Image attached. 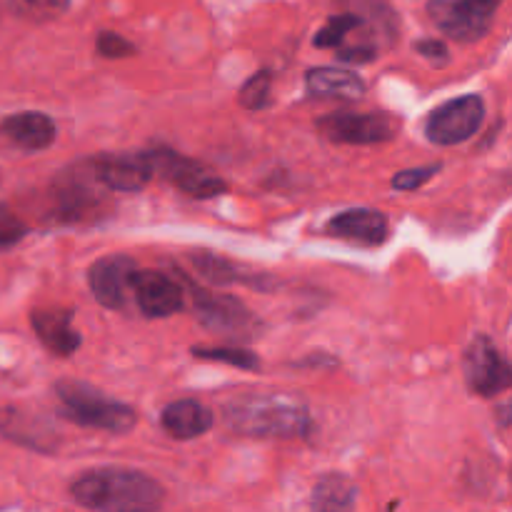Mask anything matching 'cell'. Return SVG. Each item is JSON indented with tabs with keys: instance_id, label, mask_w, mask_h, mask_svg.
I'll list each match as a JSON object with an SVG mask.
<instances>
[{
	"instance_id": "1",
	"label": "cell",
	"mask_w": 512,
	"mask_h": 512,
	"mask_svg": "<svg viewBox=\"0 0 512 512\" xmlns=\"http://www.w3.org/2000/svg\"><path fill=\"white\" fill-rule=\"evenodd\" d=\"M368 8L338 13L318 30L315 48L335 50L345 63H370L395 43V15L383 0H363Z\"/></svg>"
},
{
	"instance_id": "2",
	"label": "cell",
	"mask_w": 512,
	"mask_h": 512,
	"mask_svg": "<svg viewBox=\"0 0 512 512\" xmlns=\"http://www.w3.org/2000/svg\"><path fill=\"white\" fill-rule=\"evenodd\" d=\"M225 425L245 438L293 440L308 438L313 418L303 400L293 395L258 393L243 395L225 405Z\"/></svg>"
},
{
	"instance_id": "3",
	"label": "cell",
	"mask_w": 512,
	"mask_h": 512,
	"mask_svg": "<svg viewBox=\"0 0 512 512\" xmlns=\"http://www.w3.org/2000/svg\"><path fill=\"white\" fill-rule=\"evenodd\" d=\"M70 495L83 508L100 512L155 510L165 500V490L158 480L128 468L88 470L73 480Z\"/></svg>"
},
{
	"instance_id": "4",
	"label": "cell",
	"mask_w": 512,
	"mask_h": 512,
	"mask_svg": "<svg viewBox=\"0 0 512 512\" xmlns=\"http://www.w3.org/2000/svg\"><path fill=\"white\" fill-rule=\"evenodd\" d=\"M55 395L63 408V418L70 423L80 425V428L103 430V433L123 435L135 428L138 423V413L130 405L120 403V400L105 398L103 390L93 388L83 380H58L55 383Z\"/></svg>"
},
{
	"instance_id": "5",
	"label": "cell",
	"mask_w": 512,
	"mask_h": 512,
	"mask_svg": "<svg viewBox=\"0 0 512 512\" xmlns=\"http://www.w3.org/2000/svg\"><path fill=\"white\" fill-rule=\"evenodd\" d=\"M103 190L108 188L100 183L90 160L70 165L50 183L53 215L60 223H88V220H95L108 208V198H105Z\"/></svg>"
},
{
	"instance_id": "6",
	"label": "cell",
	"mask_w": 512,
	"mask_h": 512,
	"mask_svg": "<svg viewBox=\"0 0 512 512\" xmlns=\"http://www.w3.org/2000/svg\"><path fill=\"white\" fill-rule=\"evenodd\" d=\"M183 285L190 293V300H193V310L195 315H198V320L205 325V328L213 330V333L250 340L253 335H258L260 330H263V323L255 318L253 310L245 308L243 300L233 298V295H220V293L200 290L198 285L190 283L188 278H183Z\"/></svg>"
},
{
	"instance_id": "7",
	"label": "cell",
	"mask_w": 512,
	"mask_h": 512,
	"mask_svg": "<svg viewBox=\"0 0 512 512\" xmlns=\"http://www.w3.org/2000/svg\"><path fill=\"white\" fill-rule=\"evenodd\" d=\"M503 0H428V15L435 28L458 43L485 38Z\"/></svg>"
},
{
	"instance_id": "8",
	"label": "cell",
	"mask_w": 512,
	"mask_h": 512,
	"mask_svg": "<svg viewBox=\"0 0 512 512\" xmlns=\"http://www.w3.org/2000/svg\"><path fill=\"white\" fill-rule=\"evenodd\" d=\"M145 153H148L150 165H153V175H160L170 185L183 190L185 195L205 200L215 198V195H223L228 190V183L215 170L205 168L200 160L188 158V155L178 153V150L150 148Z\"/></svg>"
},
{
	"instance_id": "9",
	"label": "cell",
	"mask_w": 512,
	"mask_h": 512,
	"mask_svg": "<svg viewBox=\"0 0 512 512\" xmlns=\"http://www.w3.org/2000/svg\"><path fill=\"white\" fill-rule=\"evenodd\" d=\"M465 385L480 398H495L512 383V370L488 335H475L463 355Z\"/></svg>"
},
{
	"instance_id": "10",
	"label": "cell",
	"mask_w": 512,
	"mask_h": 512,
	"mask_svg": "<svg viewBox=\"0 0 512 512\" xmlns=\"http://www.w3.org/2000/svg\"><path fill=\"white\" fill-rule=\"evenodd\" d=\"M485 120V100L480 95H460L435 108L425 123L428 140L435 145H460L473 138Z\"/></svg>"
},
{
	"instance_id": "11",
	"label": "cell",
	"mask_w": 512,
	"mask_h": 512,
	"mask_svg": "<svg viewBox=\"0 0 512 512\" xmlns=\"http://www.w3.org/2000/svg\"><path fill=\"white\" fill-rule=\"evenodd\" d=\"M400 120L388 113H330L318 120V130L340 145H380L398 135Z\"/></svg>"
},
{
	"instance_id": "12",
	"label": "cell",
	"mask_w": 512,
	"mask_h": 512,
	"mask_svg": "<svg viewBox=\"0 0 512 512\" xmlns=\"http://www.w3.org/2000/svg\"><path fill=\"white\" fill-rule=\"evenodd\" d=\"M135 260L130 255H103L88 270V285L93 298L108 310H123L128 305L130 280L135 273Z\"/></svg>"
},
{
	"instance_id": "13",
	"label": "cell",
	"mask_w": 512,
	"mask_h": 512,
	"mask_svg": "<svg viewBox=\"0 0 512 512\" xmlns=\"http://www.w3.org/2000/svg\"><path fill=\"white\" fill-rule=\"evenodd\" d=\"M130 290L135 293L138 308L148 318H168V315L180 313L185 305L183 288L158 270H135Z\"/></svg>"
},
{
	"instance_id": "14",
	"label": "cell",
	"mask_w": 512,
	"mask_h": 512,
	"mask_svg": "<svg viewBox=\"0 0 512 512\" xmlns=\"http://www.w3.org/2000/svg\"><path fill=\"white\" fill-rule=\"evenodd\" d=\"M95 175L108 190L135 193L143 190L153 178V165L148 153H105L90 160Z\"/></svg>"
},
{
	"instance_id": "15",
	"label": "cell",
	"mask_w": 512,
	"mask_h": 512,
	"mask_svg": "<svg viewBox=\"0 0 512 512\" xmlns=\"http://www.w3.org/2000/svg\"><path fill=\"white\" fill-rule=\"evenodd\" d=\"M73 310L68 308H35L30 310V325L40 343L58 358H68L80 348L83 338L73 328Z\"/></svg>"
},
{
	"instance_id": "16",
	"label": "cell",
	"mask_w": 512,
	"mask_h": 512,
	"mask_svg": "<svg viewBox=\"0 0 512 512\" xmlns=\"http://www.w3.org/2000/svg\"><path fill=\"white\" fill-rule=\"evenodd\" d=\"M388 218L373 208H353L335 215L328 223V233L333 238L348 240V243L375 248L388 240Z\"/></svg>"
},
{
	"instance_id": "17",
	"label": "cell",
	"mask_w": 512,
	"mask_h": 512,
	"mask_svg": "<svg viewBox=\"0 0 512 512\" xmlns=\"http://www.w3.org/2000/svg\"><path fill=\"white\" fill-rule=\"evenodd\" d=\"M0 138L20 150L38 153L53 145L55 123L40 110H23V113H13L0 120Z\"/></svg>"
},
{
	"instance_id": "18",
	"label": "cell",
	"mask_w": 512,
	"mask_h": 512,
	"mask_svg": "<svg viewBox=\"0 0 512 512\" xmlns=\"http://www.w3.org/2000/svg\"><path fill=\"white\" fill-rule=\"evenodd\" d=\"M0 435L23 448L38 450V453H53L58 448L55 430H50L43 420L23 413L20 408L0 410Z\"/></svg>"
},
{
	"instance_id": "19",
	"label": "cell",
	"mask_w": 512,
	"mask_h": 512,
	"mask_svg": "<svg viewBox=\"0 0 512 512\" xmlns=\"http://www.w3.org/2000/svg\"><path fill=\"white\" fill-rule=\"evenodd\" d=\"M190 263L195 265L200 275L205 280H210L213 285H248V288H270L273 280L263 273H253V270L243 268V265L233 263L228 258H220L213 253H195L190 255Z\"/></svg>"
},
{
	"instance_id": "20",
	"label": "cell",
	"mask_w": 512,
	"mask_h": 512,
	"mask_svg": "<svg viewBox=\"0 0 512 512\" xmlns=\"http://www.w3.org/2000/svg\"><path fill=\"white\" fill-rule=\"evenodd\" d=\"M160 423L175 440H193L213 428V413L198 400H175L163 410Z\"/></svg>"
},
{
	"instance_id": "21",
	"label": "cell",
	"mask_w": 512,
	"mask_h": 512,
	"mask_svg": "<svg viewBox=\"0 0 512 512\" xmlns=\"http://www.w3.org/2000/svg\"><path fill=\"white\" fill-rule=\"evenodd\" d=\"M305 88L315 98L360 100L365 95V83L358 73L343 68H313L305 75Z\"/></svg>"
},
{
	"instance_id": "22",
	"label": "cell",
	"mask_w": 512,
	"mask_h": 512,
	"mask_svg": "<svg viewBox=\"0 0 512 512\" xmlns=\"http://www.w3.org/2000/svg\"><path fill=\"white\" fill-rule=\"evenodd\" d=\"M355 505H358V490L345 475L330 473L315 485V510H353Z\"/></svg>"
},
{
	"instance_id": "23",
	"label": "cell",
	"mask_w": 512,
	"mask_h": 512,
	"mask_svg": "<svg viewBox=\"0 0 512 512\" xmlns=\"http://www.w3.org/2000/svg\"><path fill=\"white\" fill-rule=\"evenodd\" d=\"M8 8L28 23H50L70 8V0H8Z\"/></svg>"
},
{
	"instance_id": "24",
	"label": "cell",
	"mask_w": 512,
	"mask_h": 512,
	"mask_svg": "<svg viewBox=\"0 0 512 512\" xmlns=\"http://www.w3.org/2000/svg\"><path fill=\"white\" fill-rule=\"evenodd\" d=\"M190 353L200 360H210V363L235 365V368H243V370H260L258 355L243 348H208V345H195Z\"/></svg>"
},
{
	"instance_id": "25",
	"label": "cell",
	"mask_w": 512,
	"mask_h": 512,
	"mask_svg": "<svg viewBox=\"0 0 512 512\" xmlns=\"http://www.w3.org/2000/svg\"><path fill=\"white\" fill-rule=\"evenodd\" d=\"M270 85H273V73L268 68L258 70L250 80H245V85L240 88V105L245 110H263L270 105Z\"/></svg>"
},
{
	"instance_id": "26",
	"label": "cell",
	"mask_w": 512,
	"mask_h": 512,
	"mask_svg": "<svg viewBox=\"0 0 512 512\" xmlns=\"http://www.w3.org/2000/svg\"><path fill=\"white\" fill-rule=\"evenodd\" d=\"M95 50H98V55H103V58H130V55H135V43H130L128 38H123L120 33H113V30H103V33L98 35V40H95Z\"/></svg>"
},
{
	"instance_id": "27",
	"label": "cell",
	"mask_w": 512,
	"mask_h": 512,
	"mask_svg": "<svg viewBox=\"0 0 512 512\" xmlns=\"http://www.w3.org/2000/svg\"><path fill=\"white\" fill-rule=\"evenodd\" d=\"M25 235H28V225H25L13 210L0 205V250L13 248V245L20 243Z\"/></svg>"
},
{
	"instance_id": "28",
	"label": "cell",
	"mask_w": 512,
	"mask_h": 512,
	"mask_svg": "<svg viewBox=\"0 0 512 512\" xmlns=\"http://www.w3.org/2000/svg\"><path fill=\"white\" fill-rule=\"evenodd\" d=\"M440 168H443V165L435 163V165H423V168L400 170V173L393 178V188L403 190V193H408V190L423 188V185L428 183V180L433 178V175L438 173Z\"/></svg>"
},
{
	"instance_id": "29",
	"label": "cell",
	"mask_w": 512,
	"mask_h": 512,
	"mask_svg": "<svg viewBox=\"0 0 512 512\" xmlns=\"http://www.w3.org/2000/svg\"><path fill=\"white\" fill-rule=\"evenodd\" d=\"M415 50H418L423 58H428L433 65H445L450 60L448 45H445L443 40H418V43H415Z\"/></svg>"
}]
</instances>
